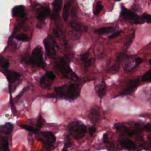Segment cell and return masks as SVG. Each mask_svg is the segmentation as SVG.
Instances as JSON below:
<instances>
[{"label": "cell", "instance_id": "13", "mask_svg": "<svg viewBox=\"0 0 151 151\" xmlns=\"http://www.w3.org/2000/svg\"><path fill=\"white\" fill-rule=\"evenodd\" d=\"M50 8L48 7H42L39 9L37 18L40 20H44L50 14Z\"/></svg>", "mask_w": 151, "mask_h": 151}, {"label": "cell", "instance_id": "15", "mask_svg": "<svg viewBox=\"0 0 151 151\" xmlns=\"http://www.w3.org/2000/svg\"><path fill=\"white\" fill-rule=\"evenodd\" d=\"M8 138L3 136H0V150L2 151H9Z\"/></svg>", "mask_w": 151, "mask_h": 151}, {"label": "cell", "instance_id": "32", "mask_svg": "<svg viewBox=\"0 0 151 151\" xmlns=\"http://www.w3.org/2000/svg\"><path fill=\"white\" fill-rule=\"evenodd\" d=\"M143 17L145 18V20L147 23H151V16L149 14H145L143 15Z\"/></svg>", "mask_w": 151, "mask_h": 151}, {"label": "cell", "instance_id": "37", "mask_svg": "<svg viewBox=\"0 0 151 151\" xmlns=\"http://www.w3.org/2000/svg\"><path fill=\"white\" fill-rule=\"evenodd\" d=\"M65 146L67 147V148H69V147L71 146V142H70L69 139H67V141L65 143Z\"/></svg>", "mask_w": 151, "mask_h": 151}, {"label": "cell", "instance_id": "35", "mask_svg": "<svg viewBox=\"0 0 151 151\" xmlns=\"http://www.w3.org/2000/svg\"><path fill=\"white\" fill-rule=\"evenodd\" d=\"M119 69V64H116L115 66H113L112 67H111V72H115L116 70H118V69Z\"/></svg>", "mask_w": 151, "mask_h": 151}, {"label": "cell", "instance_id": "20", "mask_svg": "<svg viewBox=\"0 0 151 151\" xmlns=\"http://www.w3.org/2000/svg\"><path fill=\"white\" fill-rule=\"evenodd\" d=\"M70 4H71V3H70V1H68L66 4H65L64 7L63 12V18L64 20H65V21H67L68 19V17H69Z\"/></svg>", "mask_w": 151, "mask_h": 151}, {"label": "cell", "instance_id": "39", "mask_svg": "<svg viewBox=\"0 0 151 151\" xmlns=\"http://www.w3.org/2000/svg\"><path fill=\"white\" fill-rule=\"evenodd\" d=\"M53 32H54V35H55V36H56L57 37H60L59 33H58V31L56 30V28H54L53 30Z\"/></svg>", "mask_w": 151, "mask_h": 151}, {"label": "cell", "instance_id": "4", "mask_svg": "<svg viewBox=\"0 0 151 151\" xmlns=\"http://www.w3.org/2000/svg\"><path fill=\"white\" fill-rule=\"evenodd\" d=\"M56 66L58 71L60 72L64 77H73V79L74 77V76L77 77L76 74H74V72L70 69V67L67 63L66 60L63 58H62L58 61L56 64Z\"/></svg>", "mask_w": 151, "mask_h": 151}, {"label": "cell", "instance_id": "6", "mask_svg": "<svg viewBox=\"0 0 151 151\" xmlns=\"http://www.w3.org/2000/svg\"><path fill=\"white\" fill-rule=\"evenodd\" d=\"M55 74L53 72H48L41 78L40 85L43 89H48L50 87L53 81L55 79Z\"/></svg>", "mask_w": 151, "mask_h": 151}, {"label": "cell", "instance_id": "41", "mask_svg": "<svg viewBox=\"0 0 151 151\" xmlns=\"http://www.w3.org/2000/svg\"><path fill=\"white\" fill-rule=\"evenodd\" d=\"M149 140L151 142V137H149Z\"/></svg>", "mask_w": 151, "mask_h": 151}, {"label": "cell", "instance_id": "30", "mask_svg": "<svg viewBox=\"0 0 151 151\" xmlns=\"http://www.w3.org/2000/svg\"><path fill=\"white\" fill-rule=\"evenodd\" d=\"M122 31H117V32H115V33L112 34L111 35V36H110L109 37V39H114V38L116 37L120 36V34L122 33Z\"/></svg>", "mask_w": 151, "mask_h": 151}, {"label": "cell", "instance_id": "14", "mask_svg": "<svg viewBox=\"0 0 151 151\" xmlns=\"http://www.w3.org/2000/svg\"><path fill=\"white\" fill-rule=\"evenodd\" d=\"M14 126L11 123H6L0 126V132L4 135H9L12 132Z\"/></svg>", "mask_w": 151, "mask_h": 151}, {"label": "cell", "instance_id": "2", "mask_svg": "<svg viewBox=\"0 0 151 151\" xmlns=\"http://www.w3.org/2000/svg\"><path fill=\"white\" fill-rule=\"evenodd\" d=\"M69 131L75 139L79 140L85 136L87 127L83 123L78 120L73 121L69 125Z\"/></svg>", "mask_w": 151, "mask_h": 151}, {"label": "cell", "instance_id": "38", "mask_svg": "<svg viewBox=\"0 0 151 151\" xmlns=\"http://www.w3.org/2000/svg\"><path fill=\"white\" fill-rule=\"evenodd\" d=\"M27 89H28V88H27V89H26V88H25V89H24V90H23V92H22V93H20V95H18V96H17V100H18V99H20V98H21V96H23V94H24V92H25V91H27Z\"/></svg>", "mask_w": 151, "mask_h": 151}, {"label": "cell", "instance_id": "8", "mask_svg": "<svg viewBox=\"0 0 151 151\" xmlns=\"http://www.w3.org/2000/svg\"><path fill=\"white\" fill-rule=\"evenodd\" d=\"M55 42L51 43V41H48L47 39H45L44 40V45L46 49V53L47 55L50 57H53L56 55V49H55Z\"/></svg>", "mask_w": 151, "mask_h": 151}, {"label": "cell", "instance_id": "16", "mask_svg": "<svg viewBox=\"0 0 151 151\" xmlns=\"http://www.w3.org/2000/svg\"><path fill=\"white\" fill-rule=\"evenodd\" d=\"M121 15L122 16H123V17L126 20H135L136 17V15L134 13L131 12L130 11L127 10V9H126L125 8H123V9H122V13H121Z\"/></svg>", "mask_w": 151, "mask_h": 151}, {"label": "cell", "instance_id": "36", "mask_svg": "<svg viewBox=\"0 0 151 151\" xmlns=\"http://www.w3.org/2000/svg\"><path fill=\"white\" fill-rule=\"evenodd\" d=\"M103 141L104 142L106 143H108L109 141V136H108V135L107 133H105V134L103 135Z\"/></svg>", "mask_w": 151, "mask_h": 151}, {"label": "cell", "instance_id": "9", "mask_svg": "<svg viewBox=\"0 0 151 151\" xmlns=\"http://www.w3.org/2000/svg\"><path fill=\"white\" fill-rule=\"evenodd\" d=\"M99 117H100V112H99V108L97 107H93L90 111V120L92 122V123H96L99 120Z\"/></svg>", "mask_w": 151, "mask_h": 151}, {"label": "cell", "instance_id": "25", "mask_svg": "<svg viewBox=\"0 0 151 151\" xmlns=\"http://www.w3.org/2000/svg\"><path fill=\"white\" fill-rule=\"evenodd\" d=\"M135 37V32H133L132 34L128 36V37H127L126 39V41H125V45H126V47H128L131 43H132V41Z\"/></svg>", "mask_w": 151, "mask_h": 151}, {"label": "cell", "instance_id": "18", "mask_svg": "<svg viewBox=\"0 0 151 151\" xmlns=\"http://www.w3.org/2000/svg\"><path fill=\"white\" fill-rule=\"evenodd\" d=\"M106 85L104 81H102L99 85V88H98L97 93L99 97L100 98H103L104 97V95H106Z\"/></svg>", "mask_w": 151, "mask_h": 151}, {"label": "cell", "instance_id": "22", "mask_svg": "<svg viewBox=\"0 0 151 151\" xmlns=\"http://www.w3.org/2000/svg\"><path fill=\"white\" fill-rule=\"evenodd\" d=\"M0 66L5 70H7L9 66V62L3 57H0Z\"/></svg>", "mask_w": 151, "mask_h": 151}, {"label": "cell", "instance_id": "11", "mask_svg": "<svg viewBox=\"0 0 151 151\" xmlns=\"http://www.w3.org/2000/svg\"><path fill=\"white\" fill-rule=\"evenodd\" d=\"M13 16L14 17L23 18L25 16V8L23 5H18L15 7L12 11Z\"/></svg>", "mask_w": 151, "mask_h": 151}, {"label": "cell", "instance_id": "24", "mask_svg": "<svg viewBox=\"0 0 151 151\" xmlns=\"http://www.w3.org/2000/svg\"><path fill=\"white\" fill-rule=\"evenodd\" d=\"M142 80L143 81H146V82L151 81V69L146 72L145 74L143 76Z\"/></svg>", "mask_w": 151, "mask_h": 151}, {"label": "cell", "instance_id": "34", "mask_svg": "<svg viewBox=\"0 0 151 151\" xmlns=\"http://www.w3.org/2000/svg\"><path fill=\"white\" fill-rule=\"evenodd\" d=\"M145 129L148 132H151V122L145 125Z\"/></svg>", "mask_w": 151, "mask_h": 151}, {"label": "cell", "instance_id": "21", "mask_svg": "<svg viewBox=\"0 0 151 151\" xmlns=\"http://www.w3.org/2000/svg\"><path fill=\"white\" fill-rule=\"evenodd\" d=\"M113 30V27H104V28H99V29L96 30H95V33L98 34H105L109 33V32H111V31Z\"/></svg>", "mask_w": 151, "mask_h": 151}, {"label": "cell", "instance_id": "17", "mask_svg": "<svg viewBox=\"0 0 151 151\" xmlns=\"http://www.w3.org/2000/svg\"><path fill=\"white\" fill-rule=\"evenodd\" d=\"M70 25L74 30L77 31V32H85L87 29V27H86L85 25L76 22L72 23Z\"/></svg>", "mask_w": 151, "mask_h": 151}, {"label": "cell", "instance_id": "29", "mask_svg": "<svg viewBox=\"0 0 151 151\" xmlns=\"http://www.w3.org/2000/svg\"><path fill=\"white\" fill-rule=\"evenodd\" d=\"M144 20H145V18H144L143 16L142 17H137L135 19V23H136V24H141V23H143L144 22Z\"/></svg>", "mask_w": 151, "mask_h": 151}, {"label": "cell", "instance_id": "33", "mask_svg": "<svg viewBox=\"0 0 151 151\" xmlns=\"http://www.w3.org/2000/svg\"><path fill=\"white\" fill-rule=\"evenodd\" d=\"M96 131V127H94V126H92L89 128V133L91 136H92L95 133V132Z\"/></svg>", "mask_w": 151, "mask_h": 151}, {"label": "cell", "instance_id": "1", "mask_svg": "<svg viewBox=\"0 0 151 151\" xmlns=\"http://www.w3.org/2000/svg\"><path fill=\"white\" fill-rule=\"evenodd\" d=\"M55 92L59 96L66 99L74 100L79 96L80 88L77 84H66L56 87Z\"/></svg>", "mask_w": 151, "mask_h": 151}, {"label": "cell", "instance_id": "42", "mask_svg": "<svg viewBox=\"0 0 151 151\" xmlns=\"http://www.w3.org/2000/svg\"><path fill=\"white\" fill-rule=\"evenodd\" d=\"M149 64L151 65V59L150 60V61H149Z\"/></svg>", "mask_w": 151, "mask_h": 151}, {"label": "cell", "instance_id": "10", "mask_svg": "<svg viewBox=\"0 0 151 151\" xmlns=\"http://www.w3.org/2000/svg\"><path fill=\"white\" fill-rule=\"evenodd\" d=\"M5 76L9 83H14L17 81L20 77V74L14 71H5Z\"/></svg>", "mask_w": 151, "mask_h": 151}, {"label": "cell", "instance_id": "5", "mask_svg": "<svg viewBox=\"0 0 151 151\" xmlns=\"http://www.w3.org/2000/svg\"><path fill=\"white\" fill-rule=\"evenodd\" d=\"M37 139L50 147L55 142L56 137L51 132H43L38 133Z\"/></svg>", "mask_w": 151, "mask_h": 151}, {"label": "cell", "instance_id": "28", "mask_svg": "<svg viewBox=\"0 0 151 151\" xmlns=\"http://www.w3.org/2000/svg\"><path fill=\"white\" fill-rule=\"evenodd\" d=\"M43 123H44V119H43V117H42L41 116H40L39 118V119H38L37 122V123H36V126H37V127L38 130L41 129V127L42 126H43Z\"/></svg>", "mask_w": 151, "mask_h": 151}, {"label": "cell", "instance_id": "19", "mask_svg": "<svg viewBox=\"0 0 151 151\" xmlns=\"http://www.w3.org/2000/svg\"><path fill=\"white\" fill-rule=\"evenodd\" d=\"M121 145L123 148L128 149V150H133L136 148V145L135 143L130 140H125L121 142Z\"/></svg>", "mask_w": 151, "mask_h": 151}, {"label": "cell", "instance_id": "12", "mask_svg": "<svg viewBox=\"0 0 151 151\" xmlns=\"http://www.w3.org/2000/svg\"><path fill=\"white\" fill-rule=\"evenodd\" d=\"M62 0H56L53 4V10L51 15V18L54 19L58 17V13L62 7Z\"/></svg>", "mask_w": 151, "mask_h": 151}, {"label": "cell", "instance_id": "26", "mask_svg": "<svg viewBox=\"0 0 151 151\" xmlns=\"http://www.w3.org/2000/svg\"><path fill=\"white\" fill-rule=\"evenodd\" d=\"M16 39L19 41H28V36L26 34H24L18 35V36H16Z\"/></svg>", "mask_w": 151, "mask_h": 151}, {"label": "cell", "instance_id": "27", "mask_svg": "<svg viewBox=\"0 0 151 151\" xmlns=\"http://www.w3.org/2000/svg\"><path fill=\"white\" fill-rule=\"evenodd\" d=\"M102 9H103V6H102V5L101 4V3H100V2H97L96 6V8H95V11H94V14H95V15H98L99 13H100V12L102 11Z\"/></svg>", "mask_w": 151, "mask_h": 151}, {"label": "cell", "instance_id": "3", "mask_svg": "<svg viewBox=\"0 0 151 151\" xmlns=\"http://www.w3.org/2000/svg\"><path fill=\"white\" fill-rule=\"evenodd\" d=\"M24 60L25 62L29 63L32 64L35 66L44 68L46 66L43 58V51L41 47H37L34 49L32 51V55L25 56L24 57Z\"/></svg>", "mask_w": 151, "mask_h": 151}, {"label": "cell", "instance_id": "7", "mask_svg": "<svg viewBox=\"0 0 151 151\" xmlns=\"http://www.w3.org/2000/svg\"><path fill=\"white\" fill-rule=\"evenodd\" d=\"M139 81L138 80H131V81H129L126 89L124 91H123L120 94V95H127L133 93L138 87L139 83Z\"/></svg>", "mask_w": 151, "mask_h": 151}, {"label": "cell", "instance_id": "40", "mask_svg": "<svg viewBox=\"0 0 151 151\" xmlns=\"http://www.w3.org/2000/svg\"><path fill=\"white\" fill-rule=\"evenodd\" d=\"M62 151H68L67 150V149H66V148H63V149Z\"/></svg>", "mask_w": 151, "mask_h": 151}, {"label": "cell", "instance_id": "31", "mask_svg": "<svg viewBox=\"0 0 151 151\" xmlns=\"http://www.w3.org/2000/svg\"><path fill=\"white\" fill-rule=\"evenodd\" d=\"M89 53H86L83 54V55H81V59L83 62H85L86 61L88 60V57H89Z\"/></svg>", "mask_w": 151, "mask_h": 151}, {"label": "cell", "instance_id": "23", "mask_svg": "<svg viewBox=\"0 0 151 151\" xmlns=\"http://www.w3.org/2000/svg\"><path fill=\"white\" fill-rule=\"evenodd\" d=\"M21 128L25 129V130H28V131L31 132H33V133H38V129L34 128L32 126H29V125H20Z\"/></svg>", "mask_w": 151, "mask_h": 151}, {"label": "cell", "instance_id": "43", "mask_svg": "<svg viewBox=\"0 0 151 151\" xmlns=\"http://www.w3.org/2000/svg\"><path fill=\"white\" fill-rule=\"evenodd\" d=\"M116 1H120V0H116Z\"/></svg>", "mask_w": 151, "mask_h": 151}]
</instances>
